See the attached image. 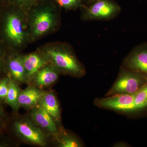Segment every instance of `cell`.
<instances>
[{
  "instance_id": "2",
  "label": "cell",
  "mask_w": 147,
  "mask_h": 147,
  "mask_svg": "<svg viewBox=\"0 0 147 147\" xmlns=\"http://www.w3.org/2000/svg\"><path fill=\"white\" fill-rule=\"evenodd\" d=\"M61 9L53 0H38L29 9L26 13L30 44L58 30Z\"/></svg>"
},
{
  "instance_id": "9",
  "label": "cell",
  "mask_w": 147,
  "mask_h": 147,
  "mask_svg": "<svg viewBox=\"0 0 147 147\" xmlns=\"http://www.w3.org/2000/svg\"><path fill=\"white\" fill-rule=\"evenodd\" d=\"M61 74L54 66L48 63L40 69L29 79L27 85H31L45 90L57 82Z\"/></svg>"
},
{
  "instance_id": "26",
  "label": "cell",
  "mask_w": 147,
  "mask_h": 147,
  "mask_svg": "<svg viewBox=\"0 0 147 147\" xmlns=\"http://www.w3.org/2000/svg\"><path fill=\"white\" fill-rule=\"evenodd\" d=\"M0 13H1V7H0Z\"/></svg>"
},
{
  "instance_id": "24",
  "label": "cell",
  "mask_w": 147,
  "mask_h": 147,
  "mask_svg": "<svg viewBox=\"0 0 147 147\" xmlns=\"http://www.w3.org/2000/svg\"><path fill=\"white\" fill-rule=\"evenodd\" d=\"M94 0H83L84 4H88L92 2Z\"/></svg>"
},
{
  "instance_id": "20",
  "label": "cell",
  "mask_w": 147,
  "mask_h": 147,
  "mask_svg": "<svg viewBox=\"0 0 147 147\" xmlns=\"http://www.w3.org/2000/svg\"><path fill=\"white\" fill-rule=\"evenodd\" d=\"M38 1V0H6V3L15 6L26 12L31 7Z\"/></svg>"
},
{
  "instance_id": "11",
  "label": "cell",
  "mask_w": 147,
  "mask_h": 147,
  "mask_svg": "<svg viewBox=\"0 0 147 147\" xmlns=\"http://www.w3.org/2000/svg\"><path fill=\"white\" fill-rule=\"evenodd\" d=\"M26 114L37 126L53 138L59 133L60 127L39 105L27 110Z\"/></svg>"
},
{
  "instance_id": "18",
  "label": "cell",
  "mask_w": 147,
  "mask_h": 147,
  "mask_svg": "<svg viewBox=\"0 0 147 147\" xmlns=\"http://www.w3.org/2000/svg\"><path fill=\"white\" fill-rule=\"evenodd\" d=\"M61 8L66 10H75L84 4L83 0H53Z\"/></svg>"
},
{
  "instance_id": "1",
  "label": "cell",
  "mask_w": 147,
  "mask_h": 147,
  "mask_svg": "<svg viewBox=\"0 0 147 147\" xmlns=\"http://www.w3.org/2000/svg\"><path fill=\"white\" fill-rule=\"evenodd\" d=\"M0 41L7 50L19 52L30 44L26 13L7 3L1 7Z\"/></svg>"
},
{
  "instance_id": "3",
  "label": "cell",
  "mask_w": 147,
  "mask_h": 147,
  "mask_svg": "<svg viewBox=\"0 0 147 147\" xmlns=\"http://www.w3.org/2000/svg\"><path fill=\"white\" fill-rule=\"evenodd\" d=\"M38 48L47 62L57 68L61 75L80 78L86 74L85 66L68 43L49 42Z\"/></svg>"
},
{
  "instance_id": "17",
  "label": "cell",
  "mask_w": 147,
  "mask_h": 147,
  "mask_svg": "<svg viewBox=\"0 0 147 147\" xmlns=\"http://www.w3.org/2000/svg\"><path fill=\"white\" fill-rule=\"evenodd\" d=\"M134 105L135 112L147 109V83L136 93Z\"/></svg>"
},
{
  "instance_id": "5",
  "label": "cell",
  "mask_w": 147,
  "mask_h": 147,
  "mask_svg": "<svg viewBox=\"0 0 147 147\" xmlns=\"http://www.w3.org/2000/svg\"><path fill=\"white\" fill-rule=\"evenodd\" d=\"M147 83V77L141 74L121 67L115 82L105 96L136 93Z\"/></svg>"
},
{
  "instance_id": "16",
  "label": "cell",
  "mask_w": 147,
  "mask_h": 147,
  "mask_svg": "<svg viewBox=\"0 0 147 147\" xmlns=\"http://www.w3.org/2000/svg\"><path fill=\"white\" fill-rule=\"evenodd\" d=\"M9 78L8 92L4 104L9 106L12 112H18L20 109L18 106V98L22 89L18 83Z\"/></svg>"
},
{
  "instance_id": "21",
  "label": "cell",
  "mask_w": 147,
  "mask_h": 147,
  "mask_svg": "<svg viewBox=\"0 0 147 147\" xmlns=\"http://www.w3.org/2000/svg\"><path fill=\"white\" fill-rule=\"evenodd\" d=\"M9 79L7 76L0 79V102L4 104L8 92Z\"/></svg>"
},
{
  "instance_id": "6",
  "label": "cell",
  "mask_w": 147,
  "mask_h": 147,
  "mask_svg": "<svg viewBox=\"0 0 147 147\" xmlns=\"http://www.w3.org/2000/svg\"><path fill=\"white\" fill-rule=\"evenodd\" d=\"M80 8L81 18L84 21L111 20L121 11L120 7L114 0H94L83 5Z\"/></svg>"
},
{
  "instance_id": "10",
  "label": "cell",
  "mask_w": 147,
  "mask_h": 147,
  "mask_svg": "<svg viewBox=\"0 0 147 147\" xmlns=\"http://www.w3.org/2000/svg\"><path fill=\"white\" fill-rule=\"evenodd\" d=\"M122 66L147 77V43L134 47L125 58Z\"/></svg>"
},
{
  "instance_id": "12",
  "label": "cell",
  "mask_w": 147,
  "mask_h": 147,
  "mask_svg": "<svg viewBox=\"0 0 147 147\" xmlns=\"http://www.w3.org/2000/svg\"><path fill=\"white\" fill-rule=\"evenodd\" d=\"M39 106L49 114L59 127L63 126L60 105L55 92L45 90Z\"/></svg>"
},
{
  "instance_id": "7",
  "label": "cell",
  "mask_w": 147,
  "mask_h": 147,
  "mask_svg": "<svg viewBox=\"0 0 147 147\" xmlns=\"http://www.w3.org/2000/svg\"><path fill=\"white\" fill-rule=\"evenodd\" d=\"M136 93L115 94L96 98L94 104L102 109L124 113H135L134 100Z\"/></svg>"
},
{
  "instance_id": "15",
  "label": "cell",
  "mask_w": 147,
  "mask_h": 147,
  "mask_svg": "<svg viewBox=\"0 0 147 147\" xmlns=\"http://www.w3.org/2000/svg\"><path fill=\"white\" fill-rule=\"evenodd\" d=\"M83 142L75 134L66 129L63 126L57 135L53 138L52 146L83 147Z\"/></svg>"
},
{
  "instance_id": "4",
  "label": "cell",
  "mask_w": 147,
  "mask_h": 147,
  "mask_svg": "<svg viewBox=\"0 0 147 147\" xmlns=\"http://www.w3.org/2000/svg\"><path fill=\"white\" fill-rule=\"evenodd\" d=\"M6 134L19 145L38 147L52 146L53 137L42 131L26 114H9Z\"/></svg>"
},
{
  "instance_id": "23",
  "label": "cell",
  "mask_w": 147,
  "mask_h": 147,
  "mask_svg": "<svg viewBox=\"0 0 147 147\" xmlns=\"http://www.w3.org/2000/svg\"><path fill=\"white\" fill-rule=\"evenodd\" d=\"M20 146L7 134L0 136V147H17Z\"/></svg>"
},
{
  "instance_id": "19",
  "label": "cell",
  "mask_w": 147,
  "mask_h": 147,
  "mask_svg": "<svg viewBox=\"0 0 147 147\" xmlns=\"http://www.w3.org/2000/svg\"><path fill=\"white\" fill-rule=\"evenodd\" d=\"M5 104L0 102V136L6 134L9 114L5 109Z\"/></svg>"
},
{
  "instance_id": "25",
  "label": "cell",
  "mask_w": 147,
  "mask_h": 147,
  "mask_svg": "<svg viewBox=\"0 0 147 147\" xmlns=\"http://www.w3.org/2000/svg\"><path fill=\"white\" fill-rule=\"evenodd\" d=\"M6 3V0H0V7Z\"/></svg>"
},
{
  "instance_id": "8",
  "label": "cell",
  "mask_w": 147,
  "mask_h": 147,
  "mask_svg": "<svg viewBox=\"0 0 147 147\" xmlns=\"http://www.w3.org/2000/svg\"><path fill=\"white\" fill-rule=\"evenodd\" d=\"M21 55L22 52L7 50L5 59L6 75L20 85H26V72Z\"/></svg>"
},
{
  "instance_id": "14",
  "label": "cell",
  "mask_w": 147,
  "mask_h": 147,
  "mask_svg": "<svg viewBox=\"0 0 147 147\" xmlns=\"http://www.w3.org/2000/svg\"><path fill=\"white\" fill-rule=\"evenodd\" d=\"M21 58L26 72V85L30 77L34 74L49 63L38 48L28 54H22Z\"/></svg>"
},
{
  "instance_id": "13",
  "label": "cell",
  "mask_w": 147,
  "mask_h": 147,
  "mask_svg": "<svg viewBox=\"0 0 147 147\" xmlns=\"http://www.w3.org/2000/svg\"><path fill=\"white\" fill-rule=\"evenodd\" d=\"M45 90L27 85L26 88L21 90L18 98L19 108L28 110L39 106L40 99Z\"/></svg>"
},
{
  "instance_id": "22",
  "label": "cell",
  "mask_w": 147,
  "mask_h": 147,
  "mask_svg": "<svg viewBox=\"0 0 147 147\" xmlns=\"http://www.w3.org/2000/svg\"><path fill=\"white\" fill-rule=\"evenodd\" d=\"M7 49L0 41V79L6 76L5 67V59Z\"/></svg>"
}]
</instances>
